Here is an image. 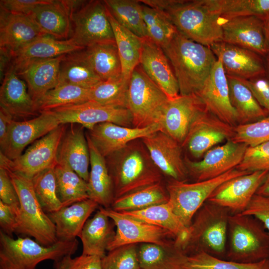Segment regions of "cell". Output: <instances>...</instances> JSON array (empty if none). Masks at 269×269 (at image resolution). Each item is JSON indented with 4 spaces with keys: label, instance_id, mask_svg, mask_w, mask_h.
<instances>
[{
    "label": "cell",
    "instance_id": "1",
    "mask_svg": "<svg viewBox=\"0 0 269 269\" xmlns=\"http://www.w3.org/2000/svg\"><path fill=\"white\" fill-rule=\"evenodd\" d=\"M163 12L177 29L191 40L210 47L222 39V18L204 0H142Z\"/></svg>",
    "mask_w": 269,
    "mask_h": 269
},
{
    "label": "cell",
    "instance_id": "2",
    "mask_svg": "<svg viewBox=\"0 0 269 269\" xmlns=\"http://www.w3.org/2000/svg\"><path fill=\"white\" fill-rule=\"evenodd\" d=\"M105 158L113 182L115 200L163 181L164 175L152 161L141 139L130 142Z\"/></svg>",
    "mask_w": 269,
    "mask_h": 269
},
{
    "label": "cell",
    "instance_id": "3",
    "mask_svg": "<svg viewBox=\"0 0 269 269\" xmlns=\"http://www.w3.org/2000/svg\"><path fill=\"white\" fill-rule=\"evenodd\" d=\"M162 49L177 80L180 95H196L217 59L210 47L191 40L178 30Z\"/></svg>",
    "mask_w": 269,
    "mask_h": 269
},
{
    "label": "cell",
    "instance_id": "4",
    "mask_svg": "<svg viewBox=\"0 0 269 269\" xmlns=\"http://www.w3.org/2000/svg\"><path fill=\"white\" fill-rule=\"evenodd\" d=\"M230 211L207 201L194 215L188 233L181 244L190 256L204 253L226 259L228 228Z\"/></svg>",
    "mask_w": 269,
    "mask_h": 269
},
{
    "label": "cell",
    "instance_id": "5",
    "mask_svg": "<svg viewBox=\"0 0 269 269\" xmlns=\"http://www.w3.org/2000/svg\"><path fill=\"white\" fill-rule=\"evenodd\" d=\"M78 247L77 239L45 246L28 237L14 239L0 231V269H35L44 261L72 256Z\"/></svg>",
    "mask_w": 269,
    "mask_h": 269
},
{
    "label": "cell",
    "instance_id": "6",
    "mask_svg": "<svg viewBox=\"0 0 269 269\" xmlns=\"http://www.w3.org/2000/svg\"><path fill=\"white\" fill-rule=\"evenodd\" d=\"M269 258V235L253 216L231 214L229 218L226 259L254 263Z\"/></svg>",
    "mask_w": 269,
    "mask_h": 269
},
{
    "label": "cell",
    "instance_id": "7",
    "mask_svg": "<svg viewBox=\"0 0 269 269\" xmlns=\"http://www.w3.org/2000/svg\"><path fill=\"white\" fill-rule=\"evenodd\" d=\"M6 170L20 202L15 233L33 237L37 242L45 246L56 243L58 240L55 225L40 204L34 192L31 179Z\"/></svg>",
    "mask_w": 269,
    "mask_h": 269
},
{
    "label": "cell",
    "instance_id": "8",
    "mask_svg": "<svg viewBox=\"0 0 269 269\" xmlns=\"http://www.w3.org/2000/svg\"><path fill=\"white\" fill-rule=\"evenodd\" d=\"M169 100L138 64L131 76L127 97L126 108L131 114L133 127L161 125Z\"/></svg>",
    "mask_w": 269,
    "mask_h": 269
},
{
    "label": "cell",
    "instance_id": "9",
    "mask_svg": "<svg viewBox=\"0 0 269 269\" xmlns=\"http://www.w3.org/2000/svg\"><path fill=\"white\" fill-rule=\"evenodd\" d=\"M248 173L235 168L218 177L200 181L167 180L166 187L168 203L180 220L188 228L196 212L219 185L230 179Z\"/></svg>",
    "mask_w": 269,
    "mask_h": 269
},
{
    "label": "cell",
    "instance_id": "10",
    "mask_svg": "<svg viewBox=\"0 0 269 269\" xmlns=\"http://www.w3.org/2000/svg\"><path fill=\"white\" fill-rule=\"evenodd\" d=\"M71 19L70 38L79 46L85 49L96 44L115 42L103 0L86 1L72 12Z\"/></svg>",
    "mask_w": 269,
    "mask_h": 269
},
{
    "label": "cell",
    "instance_id": "11",
    "mask_svg": "<svg viewBox=\"0 0 269 269\" xmlns=\"http://www.w3.org/2000/svg\"><path fill=\"white\" fill-rule=\"evenodd\" d=\"M67 127L61 124L36 140L16 159L11 160L0 152V166L29 178L57 164V153L60 140Z\"/></svg>",
    "mask_w": 269,
    "mask_h": 269
},
{
    "label": "cell",
    "instance_id": "12",
    "mask_svg": "<svg viewBox=\"0 0 269 269\" xmlns=\"http://www.w3.org/2000/svg\"><path fill=\"white\" fill-rule=\"evenodd\" d=\"M99 209L113 221L116 227L115 235L108 246V251L129 244L152 243L167 246L177 242L176 237L165 229L132 218L111 208L100 206Z\"/></svg>",
    "mask_w": 269,
    "mask_h": 269
},
{
    "label": "cell",
    "instance_id": "13",
    "mask_svg": "<svg viewBox=\"0 0 269 269\" xmlns=\"http://www.w3.org/2000/svg\"><path fill=\"white\" fill-rule=\"evenodd\" d=\"M248 146L231 139L207 151L199 161L184 158L189 177L195 181L212 179L235 168L241 162Z\"/></svg>",
    "mask_w": 269,
    "mask_h": 269
},
{
    "label": "cell",
    "instance_id": "14",
    "mask_svg": "<svg viewBox=\"0 0 269 269\" xmlns=\"http://www.w3.org/2000/svg\"><path fill=\"white\" fill-rule=\"evenodd\" d=\"M61 123L52 111L40 112L38 116L23 121L13 120L7 134L0 145V152L13 160L23 153L25 148L43 137Z\"/></svg>",
    "mask_w": 269,
    "mask_h": 269
},
{
    "label": "cell",
    "instance_id": "15",
    "mask_svg": "<svg viewBox=\"0 0 269 269\" xmlns=\"http://www.w3.org/2000/svg\"><path fill=\"white\" fill-rule=\"evenodd\" d=\"M52 111L61 124H77L87 130L104 123L133 127L131 114L127 108L101 105L91 101Z\"/></svg>",
    "mask_w": 269,
    "mask_h": 269
},
{
    "label": "cell",
    "instance_id": "16",
    "mask_svg": "<svg viewBox=\"0 0 269 269\" xmlns=\"http://www.w3.org/2000/svg\"><path fill=\"white\" fill-rule=\"evenodd\" d=\"M234 128L206 109L192 123L181 146L193 157L200 158L218 143L232 139Z\"/></svg>",
    "mask_w": 269,
    "mask_h": 269
},
{
    "label": "cell",
    "instance_id": "17",
    "mask_svg": "<svg viewBox=\"0 0 269 269\" xmlns=\"http://www.w3.org/2000/svg\"><path fill=\"white\" fill-rule=\"evenodd\" d=\"M141 140L154 164L168 180L188 181V172L179 143L162 131Z\"/></svg>",
    "mask_w": 269,
    "mask_h": 269
},
{
    "label": "cell",
    "instance_id": "18",
    "mask_svg": "<svg viewBox=\"0 0 269 269\" xmlns=\"http://www.w3.org/2000/svg\"><path fill=\"white\" fill-rule=\"evenodd\" d=\"M269 171H257L230 179L219 185L208 201L228 209L231 214L242 213L265 179Z\"/></svg>",
    "mask_w": 269,
    "mask_h": 269
},
{
    "label": "cell",
    "instance_id": "19",
    "mask_svg": "<svg viewBox=\"0 0 269 269\" xmlns=\"http://www.w3.org/2000/svg\"><path fill=\"white\" fill-rule=\"evenodd\" d=\"M221 26L222 41L268 56L265 22L261 19L254 16L222 18Z\"/></svg>",
    "mask_w": 269,
    "mask_h": 269
},
{
    "label": "cell",
    "instance_id": "20",
    "mask_svg": "<svg viewBox=\"0 0 269 269\" xmlns=\"http://www.w3.org/2000/svg\"><path fill=\"white\" fill-rule=\"evenodd\" d=\"M196 95L210 113L233 126L238 124L230 100L227 77L220 59L217 58L208 78Z\"/></svg>",
    "mask_w": 269,
    "mask_h": 269
},
{
    "label": "cell",
    "instance_id": "21",
    "mask_svg": "<svg viewBox=\"0 0 269 269\" xmlns=\"http://www.w3.org/2000/svg\"><path fill=\"white\" fill-rule=\"evenodd\" d=\"M220 60L226 75L251 80L266 75L265 61L257 53L223 41L210 46Z\"/></svg>",
    "mask_w": 269,
    "mask_h": 269
},
{
    "label": "cell",
    "instance_id": "22",
    "mask_svg": "<svg viewBox=\"0 0 269 269\" xmlns=\"http://www.w3.org/2000/svg\"><path fill=\"white\" fill-rule=\"evenodd\" d=\"M162 130L160 124L140 128L104 123L88 130L86 134L98 151L106 157L124 148L130 142Z\"/></svg>",
    "mask_w": 269,
    "mask_h": 269
},
{
    "label": "cell",
    "instance_id": "23",
    "mask_svg": "<svg viewBox=\"0 0 269 269\" xmlns=\"http://www.w3.org/2000/svg\"><path fill=\"white\" fill-rule=\"evenodd\" d=\"M205 109L196 94L179 95L169 99L163 115L162 131L181 145L192 123Z\"/></svg>",
    "mask_w": 269,
    "mask_h": 269
},
{
    "label": "cell",
    "instance_id": "24",
    "mask_svg": "<svg viewBox=\"0 0 269 269\" xmlns=\"http://www.w3.org/2000/svg\"><path fill=\"white\" fill-rule=\"evenodd\" d=\"M139 64L169 99L180 95L178 82L169 60L162 48L148 38L142 39Z\"/></svg>",
    "mask_w": 269,
    "mask_h": 269
},
{
    "label": "cell",
    "instance_id": "25",
    "mask_svg": "<svg viewBox=\"0 0 269 269\" xmlns=\"http://www.w3.org/2000/svg\"><path fill=\"white\" fill-rule=\"evenodd\" d=\"M0 108L14 121L33 118L40 114L35 102L28 91L26 84L9 65L0 88Z\"/></svg>",
    "mask_w": 269,
    "mask_h": 269
},
{
    "label": "cell",
    "instance_id": "26",
    "mask_svg": "<svg viewBox=\"0 0 269 269\" xmlns=\"http://www.w3.org/2000/svg\"><path fill=\"white\" fill-rule=\"evenodd\" d=\"M84 129L79 124H69L58 147L57 162L68 165L88 182L90 153Z\"/></svg>",
    "mask_w": 269,
    "mask_h": 269
},
{
    "label": "cell",
    "instance_id": "27",
    "mask_svg": "<svg viewBox=\"0 0 269 269\" xmlns=\"http://www.w3.org/2000/svg\"><path fill=\"white\" fill-rule=\"evenodd\" d=\"M44 35L28 15L14 14L0 9V51L11 57L35 39Z\"/></svg>",
    "mask_w": 269,
    "mask_h": 269
},
{
    "label": "cell",
    "instance_id": "28",
    "mask_svg": "<svg viewBox=\"0 0 269 269\" xmlns=\"http://www.w3.org/2000/svg\"><path fill=\"white\" fill-rule=\"evenodd\" d=\"M70 38L58 40L44 35L33 40L14 53L10 65L17 72L27 64L35 61L55 58L84 49Z\"/></svg>",
    "mask_w": 269,
    "mask_h": 269
},
{
    "label": "cell",
    "instance_id": "29",
    "mask_svg": "<svg viewBox=\"0 0 269 269\" xmlns=\"http://www.w3.org/2000/svg\"><path fill=\"white\" fill-rule=\"evenodd\" d=\"M28 15L44 35L58 40L70 38L71 12L65 0H50L37 6Z\"/></svg>",
    "mask_w": 269,
    "mask_h": 269
},
{
    "label": "cell",
    "instance_id": "30",
    "mask_svg": "<svg viewBox=\"0 0 269 269\" xmlns=\"http://www.w3.org/2000/svg\"><path fill=\"white\" fill-rule=\"evenodd\" d=\"M65 55L34 61L16 72L25 82L35 103L58 85L60 66Z\"/></svg>",
    "mask_w": 269,
    "mask_h": 269
},
{
    "label": "cell",
    "instance_id": "31",
    "mask_svg": "<svg viewBox=\"0 0 269 269\" xmlns=\"http://www.w3.org/2000/svg\"><path fill=\"white\" fill-rule=\"evenodd\" d=\"M99 207L95 201L87 199L48 213L55 225L58 240L70 241L76 239L90 216Z\"/></svg>",
    "mask_w": 269,
    "mask_h": 269
},
{
    "label": "cell",
    "instance_id": "32",
    "mask_svg": "<svg viewBox=\"0 0 269 269\" xmlns=\"http://www.w3.org/2000/svg\"><path fill=\"white\" fill-rule=\"evenodd\" d=\"M86 137L90 153V170L87 182L89 199L103 208H111L115 197L113 182L106 158L87 135Z\"/></svg>",
    "mask_w": 269,
    "mask_h": 269
},
{
    "label": "cell",
    "instance_id": "33",
    "mask_svg": "<svg viewBox=\"0 0 269 269\" xmlns=\"http://www.w3.org/2000/svg\"><path fill=\"white\" fill-rule=\"evenodd\" d=\"M113 221L100 210L86 222L79 236L82 244V255L102 259L115 233Z\"/></svg>",
    "mask_w": 269,
    "mask_h": 269
},
{
    "label": "cell",
    "instance_id": "34",
    "mask_svg": "<svg viewBox=\"0 0 269 269\" xmlns=\"http://www.w3.org/2000/svg\"><path fill=\"white\" fill-rule=\"evenodd\" d=\"M137 254L141 269H184L188 257L178 242L167 246L138 244Z\"/></svg>",
    "mask_w": 269,
    "mask_h": 269
},
{
    "label": "cell",
    "instance_id": "35",
    "mask_svg": "<svg viewBox=\"0 0 269 269\" xmlns=\"http://www.w3.org/2000/svg\"><path fill=\"white\" fill-rule=\"evenodd\" d=\"M231 104L237 118L238 125L253 123L269 115L258 102L243 79L227 76Z\"/></svg>",
    "mask_w": 269,
    "mask_h": 269
},
{
    "label": "cell",
    "instance_id": "36",
    "mask_svg": "<svg viewBox=\"0 0 269 269\" xmlns=\"http://www.w3.org/2000/svg\"><path fill=\"white\" fill-rule=\"evenodd\" d=\"M84 49L64 55L60 66L58 84L67 83L91 89L102 82L92 67Z\"/></svg>",
    "mask_w": 269,
    "mask_h": 269
},
{
    "label": "cell",
    "instance_id": "37",
    "mask_svg": "<svg viewBox=\"0 0 269 269\" xmlns=\"http://www.w3.org/2000/svg\"><path fill=\"white\" fill-rule=\"evenodd\" d=\"M107 12L121 63L122 75L130 80L134 70L139 64L142 39L119 23L108 9Z\"/></svg>",
    "mask_w": 269,
    "mask_h": 269
},
{
    "label": "cell",
    "instance_id": "38",
    "mask_svg": "<svg viewBox=\"0 0 269 269\" xmlns=\"http://www.w3.org/2000/svg\"><path fill=\"white\" fill-rule=\"evenodd\" d=\"M122 213L168 230L176 237L177 242L181 246L188 233V228L174 213L168 202L142 210Z\"/></svg>",
    "mask_w": 269,
    "mask_h": 269
},
{
    "label": "cell",
    "instance_id": "39",
    "mask_svg": "<svg viewBox=\"0 0 269 269\" xmlns=\"http://www.w3.org/2000/svg\"><path fill=\"white\" fill-rule=\"evenodd\" d=\"M97 75L102 81L122 76V66L116 42L96 44L84 49Z\"/></svg>",
    "mask_w": 269,
    "mask_h": 269
},
{
    "label": "cell",
    "instance_id": "40",
    "mask_svg": "<svg viewBox=\"0 0 269 269\" xmlns=\"http://www.w3.org/2000/svg\"><path fill=\"white\" fill-rule=\"evenodd\" d=\"M168 201L166 183L163 181L145 186L115 199L111 208L120 212L133 211L165 203Z\"/></svg>",
    "mask_w": 269,
    "mask_h": 269
},
{
    "label": "cell",
    "instance_id": "41",
    "mask_svg": "<svg viewBox=\"0 0 269 269\" xmlns=\"http://www.w3.org/2000/svg\"><path fill=\"white\" fill-rule=\"evenodd\" d=\"M206 5L224 19L256 16L269 19V0H204Z\"/></svg>",
    "mask_w": 269,
    "mask_h": 269
},
{
    "label": "cell",
    "instance_id": "42",
    "mask_svg": "<svg viewBox=\"0 0 269 269\" xmlns=\"http://www.w3.org/2000/svg\"><path fill=\"white\" fill-rule=\"evenodd\" d=\"M58 197L63 207L89 199L87 182L65 164L54 168Z\"/></svg>",
    "mask_w": 269,
    "mask_h": 269
},
{
    "label": "cell",
    "instance_id": "43",
    "mask_svg": "<svg viewBox=\"0 0 269 269\" xmlns=\"http://www.w3.org/2000/svg\"><path fill=\"white\" fill-rule=\"evenodd\" d=\"M103 1L119 23L141 39L148 38L140 0H105Z\"/></svg>",
    "mask_w": 269,
    "mask_h": 269
},
{
    "label": "cell",
    "instance_id": "44",
    "mask_svg": "<svg viewBox=\"0 0 269 269\" xmlns=\"http://www.w3.org/2000/svg\"><path fill=\"white\" fill-rule=\"evenodd\" d=\"M90 89L73 84H59L46 93L36 104L39 113L79 105L90 101Z\"/></svg>",
    "mask_w": 269,
    "mask_h": 269
},
{
    "label": "cell",
    "instance_id": "45",
    "mask_svg": "<svg viewBox=\"0 0 269 269\" xmlns=\"http://www.w3.org/2000/svg\"><path fill=\"white\" fill-rule=\"evenodd\" d=\"M141 3L148 38L163 48L178 30L163 12Z\"/></svg>",
    "mask_w": 269,
    "mask_h": 269
},
{
    "label": "cell",
    "instance_id": "46",
    "mask_svg": "<svg viewBox=\"0 0 269 269\" xmlns=\"http://www.w3.org/2000/svg\"><path fill=\"white\" fill-rule=\"evenodd\" d=\"M130 80L123 76L102 81L90 89V101L101 105L126 108Z\"/></svg>",
    "mask_w": 269,
    "mask_h": 269
},
{
    "label": "cell",
    "instance_id": "47",
    "mask_svg": "<svg viewBox=\"0 0 269 269\" xmlns=\"http://www.w3.org/2000/svg\"><path fill=\"white\" fill-rule=\"evenodd\" d=\"M54 168L44 169L31 178L37 198L47 214L56 211L63 207L57 196Z\"/></svg>",
    "mask_w": 269,
    "mask_h": 269
},
{
    "label": "cell",
    "instance_id": "48",
    "mask_svg": "<svg viewBox=\"0 0 269 269\" xmlns=\"http://www.w3.org/2000/svg\"><path fill=\"white\" fill-rule=\"evenodd\" d=\"M269 259L254 263H242L200 253L188 257L184 269H269Z\"/></svg>",
    "mask_w": 269,
    "mask_h": 269
},
{
    "label": "cell",
    "instance_id": "49",
    "mask_svg": "<svg viewBox=\"0 0 269 269\" xmlns=\"http://www.w3.org/2000/svg\"><path fill=\"white\" fill-rule=\"evenodd\" d=\"M231 139L248 146L269 141V115L253 123L235 126Z\"/></svg>",
    "mask_w": 269,
    "mask_h": 269
},
{
    "label": "cell",
    "instance_id": "50",
    "mask_svg": "<svg viewBox=\"0 0 269 269\" xmlns=\"http://www.w3.org/2000/svg\"><path fill=\"white\" fill-rule=\"evenodd\" d=\"M137 248V244H129L108 251L101 259L102 269H141Z\"/></svg>",
    "mask_w": 269,
    "mask_h": 269
},
{
    "label": "cell",
    "instance_id": "51",
    "mask_svg": "<svg viewBox=\"0 0 269 269\" xmlns=\"http://www.w3.org/2000/svg\"><path fill=\"white\" fill-rule=\"evenodd\" d=\"M236 168L249 172L269 171V141L248 146Z\"/></svg>",
    "mask_w": 269,
    "mask_h": 269
},
{
    "label": "cell",
    "instance_id": "52",
    "mask_svg": "<svg viewBox=\"0 0 269 269\" xmlns=\"http://www.w3.org/2000/svg\"><path fill=\"white\" fill-rule=\"evenodd\" d=\"M101 258L81 254L78 257L65 256L54 262V269H102Z\"/></svg>",
    "mask_w": 269,
    "mask_h": 269
},
{
    "label": "cell",
    "instance_id": "53",
    "mask_svg": "<svg viewBox=\"0 0 269 269\" xmlns=\"http://www.w3.org/2000/svg\"><path fill=\"white\" fill-rule=\"evenodd\" d=\"M0 201L9 206L16 213L20 207L19 199L6 169L0 166Z\"/></svg>",
    "mask_w": 269,
    "mask_h": 269
},
{
    "label": "cell",
    "instance_id": "54",
    "mask_svg": "<svg viewBox=\"0 0 269 269\" xmlns=\"http://www.w3.org/2000/svg\"><path fill=\"white\" fill-rule=\"evenodd\" d=\"M242 214L257 219L269 235V197L256 194Z\"/></svg>",
    "mask_w": 269,
    "mask_h": 269
},
{
    "label": "cell",
    "instance_id": "55",
    "mask_svg": "<svg viewBox=\"0 0 269 269\" xmlns=\"http://www.w3.org/2000/svg\"><path fill=\"white\" fill-rule=\"evenodd\" d=\"M50 0H1L0 9L10 13L29 15L38 5L47 3Z\"/></svg>",
    "mask_w": 269,
    "mask_h": 269
},
{
    "label": "cell",
    "instance_id": "56",
    "mask_svg": "<svg viewBox=\"0 0 269 269\" xmlns=\"http://www.w3.org/2000/svg\"><path fill=\"white\" fill-rule=\"evenodd\" d=\"M243 80L259 104L269 112V79L265 76Z\"/></svg>",
    "mask_w": 269,
    "mask_h": 269
},
{
    "label": "cell",
    "instance_id": "57",
    "mask_svg": "<svg viewBox=\"0 0 269 269\" xmlns=\"http://www.w3.org/2000/svg\"><path fill=\"white\" fill-rule=\"evenodd\" d=\"M0 231L12 237L17 227V216L8 206L0 201Z\"/></svg>",
    "mask_w": 269,
    "mask_h": 269
},
{
    "label": "cell",
    "instance_id": "58",
    "mask_svg": "<svg viewBox=\"0 0 269 269\" xmlns=\"http://www.w3.org/2000/svg\"><path fill=\"white\" fill-rule=\"evenodd\" d=\"M14 120L12 117L3 109H0V145L5 140L9 126Z\"/></svg>",
    "mask_w": 269,
    "mask_h": 269
},
{
    "label": "cell",
    "instance_id": "59",
    "mask_svg": "<svg viewBox=\"0 0 269 269\" xmlns=\"http://www.w3.org/2000/svg\"><path fill=\"white\" fill-rule=\"evenodd\" d=\"M256 194L269 197V171L264 181L258 189Z\"/></svg>",
    "mask_w": 269,
    "mask_h": 269
},
{
    "label": "cell",
    "instance_id": "60",
    "mask_svg": "<svg viewBox=\"0 0 269 269\" xmlns=\"http://www.w3.org/2000/svg\"><path fill=\"white\" fill-rule=\"evenodd\" d=\"M265 30L268 48V55L267 57H269V19L265 22Z\"/></svg>",
    "mask_w": 269,
    "mask_h": 269
},
{
    "label": "cell",
    "instance_id": "61",
    "mask_svg": "<svg viewBox=\"0 0 269 269\" xmlns=\"http://www.w3.org/2000/svg\"><path fill=\"white\" fill-rule=\"evenodd\" d=\"M265 58L266 76H267V78L269 79V57H267Z\"/></svg>",
    "mask_w": 269,
    "mask_h": 269
},
{
    "label": "cell",
    "instance_id": "62",
    "mask_svg": "<svg viewBox=\"0 0 269 269\" xmlns=\"http://www.w3.org/2000/svg\"></svg>",
    "mask_w": 269,
    "mask_h": 269
}]
</instances>
